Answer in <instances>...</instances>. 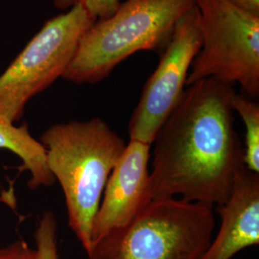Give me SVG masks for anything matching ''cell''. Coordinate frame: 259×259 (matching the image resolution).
Instances as JSON below:
<instances>
[{"label": "cell", "mask_w": 259, "mask_h": 259, "mask_svg": "<svg viewBox=\"0 0 259 259\" xmlns=\"http://www.w3.org/2000/svg\"><path fill=\"white\" fill-rule=\"evenodd\" d=\"M151 144L130 140L115 163L93 220L92 245L132 222L153 200L150 186ZM92 248V247H91Z\"/></svg>", "instance_id": "obj_8"}, {"label": "cell", "mask_w": 259, "mask_h": 259, "mask_svg": "<svg viewBox=\"0 0 259 259\" xmlns=\"http://www.w3.org/2000/svg\"><path fill=\"white\" fill-rule=\"evenodd\" d=\"M232 84L205 78L185 87L158 130L150 186L152 200L176 198L219 206L246 169L234 126Z\"/></svg>", "instance_id": "obj_1"}, {"label": "cell", "mask_w": 259, "mask_h": 259, "mask_svg": "<svg viewBox=\"0 0 259 259\" xmlns=\"http://www.w3.org/2000/svg\"><path fill=\"white\" fill-rule=\"evenodd\" d=\"M0 259H37V250L26 241L17 240L0 249Z\"/></svg>", "instance_id": "obj_14"}, {"label": "cell", "mask_w": 259, "mask_h": 259, "mask_svg": "<svg viewBox=\"0 0 259 259\" xmlns=\"http://www.w3.org/2000/svg\"><path fill=\"white\" fill-rule=\"evenodd\" d=\"M94 21L82 1L47 20L0 75V115L13 123L20 120L27 103L64 76Z\"/></svg>", "instance_id": "obj_6"}, {"label": "cell", "mask_w": 259, "mask_h": 259, "mask_svg": "<svg viewBox=\"0 0 259 259\" xmlns=\"http://www.w3.org/2000/svg\"><path fill=\"white\" fill-rule=\"evenodd\" d=\"M0 149L10 151L20 158V170L28 171L30 176L29 189L36 190L55 183L47 165V150L31 135L27 123L17 126L0 115Z\"/></svg>", "instance_id": "obj_10"}, {"label": "cell", "mask_w": 259, "mask_h": 259, "mask_svg": "<svg viewBox=\"0 0 259 259\" xmlns=\"http://www.w3.org/2000/svg\"><path fill=\"white\" fill-rule=\"evenodd\" d=\"M232 109L239 114L245 126L244 162L246 168L259 174V105L254 99L235 93Z\"/></svg>", "instance_id": "obj_11"}, {"label": "cell", "mask_w": 259, "mask_h": 259, "mask_svg": "<svg viewBox=\"0 0 259 259\" xmlns=\"http://www.w3.org/2000/svg\"><path fill=\"white\" fill-rule=\"evenodd\" d=\"M195 6L194 0H126L108 19H96L81 37L63 78L96 83L139 51L160 55L177 23Z\"/></svg>", "instance_id": "obj_3"}, {"label": "cell", "mask_w": 259, "mask_h": 259, "mask_svg": "<svg viewBox=\"0 0 259 259\" xmlns=\"http://www.w3.org/2000/svg\"><path fill=\"white\" fill-rule=\"evenodd\" d=\"M83 7L95 19L110 18L120 5V0H81Z\"/></svg>", "instance_id": "obj_13"}, {"label": "cell", "mask_w": 259, "mask_h": 259, "mask_svg": "<svg viewBox=\"0 0 259 259\" xmlns=\"http://www.w3.org/2000/svg\"><path fill=\"white\" fill-rule=\"evenodd\" d=\"M199 13L201 47L185 85L205 78L239 83L243 94L259 96V16L229 0H194Z\"/></svg>", "instance_id": "obj_5"}, {"label": "cell", "mask_w": 259, "mask_h": 259, "mask_svg": "<svg viewBox=\"0 0 259 259\" xmlns=\"http://www.w3.org/2000/svg\"><path fill=\"white\" fill-rule=\"evenodd\" d=\"M234 6L254 16H259V0H229Z\"/></svg>", "instance_id": "obj_15"}, {"label": "cell", "mask_w": 259, "mask_h": 259, "mask_svg": "<svg viewBox=\"0 0 259 259\" xmlns=\"http://www.w3.org/2000/svg\"><path fill=\"white\" fill-rule=\"evenodd\" d=\"M81 0H55V6L59 9H70L75 4H77Z\"/></svg>", "instance_id": "obj_16"}, {"label": "cell", "mask_w": 259, "mask_h": 259, "mask_svg": "<svg viewBox=\"0 0 259 259\" xmlns=\"http://www.w3.org/2000/svg\"><path fill=\"white\" fill-rule=\"evenodd\" d=\"M64 192L68 226L88 253L93 220L111 171L127 143L99 117L57 123L39 139Z\"/></svg>", "instance_id": "obj_2"}, {"label": "cell", "mask_w": 259, "mask_h": 259, "mask_svg": "<svg viewBox=\"0 0 259 259\" xmlns=\"http://www.w3.org/2000/svg\"><path fill=\"white\" fill-rule=\"evenodd\" d=\"M200 47L199 13L194 6L178 21L169 45L159 55L157 68L145 83L129 121L130 140L152 145L158 130L180 101Z\"/></svg>", "instance_id": "obj_7"}, {"label": "cell", "mask_w": 259, "mask_h": 259, "mask_svg": "<svg viewBox=\"0 0 259 259\" xmlns=\"http://www.w3.org/2000/svg\"><path fill=\"white\" fill-rule=\"evenodd\" d=\"M57 228L53 212L47 210L42 213L35 232L37 259H59Z\"/></svg>", "instance_id": "obj_12"}, {"label": "cell", "mask_w": 259, "mask_h": 259, "mask_svg": "<svg viewBox=\"0 0 259 259\" xmlns=\"http://www.w3.org/2000/svg\"><path fill=\"white\" fill-rule=\"evenodd\" d=\"M218 212L219 231L200 259H231L241 250L258 245L259 174L243 170L228 201L218 206Z\"/></svg>", "instance_id": "obj_9"}, {"label": "cell", "mask_w": 259, "mask_h": 259, "mask_svg": "<svg viewBox=\"0 0 259 259\" xmlns=\"http://www.w3.org/2000/svg\"><path fill=\"white\" fill-rule=\"evenodd\" d=\"M215 227L212 205L156 199L132 222L93 243L87 254L89 259H200Z\"/></svg>", "instance_id": "obj_4"}]
</instances>
